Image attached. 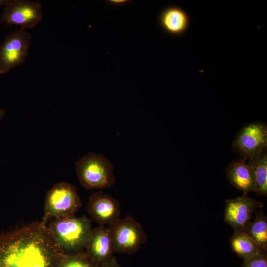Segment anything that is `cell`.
I'll use <instances>...</instances> for the list:
<instances>
[{
	"mask_svg": "<svg viewBox=\"0 0 267 267\" xmlns=\"http://www.w3.org/2000/svg\"><path fill=\"white\" fill-rule=\"evenodd\" d=\"M85 249L86 255L98 267H102L114 257L108 227L99 226L92 229Z\"/></svg>",
	"mask_w": 267,
	"mask_h": 267,
	"instance_id": "cell-11",
	"label": "cell"
},
{
	"mask_svg": "<svg viewBox=\"0 0 267 267\" xmlns=\"http://www.w3.org/2000/svg\"><path fill=\"white\" fill-rule=\"evenodd\" d=\"M102 267H122L117 259L114 256L113 258Z\"/></svg>",
	"mask_w": 267,
	"mask_h": 267,
	"instance_id": "cell-19",
	"label": "cell"
},
{
	"mask_svg": "<svg viewBox=\"0 0 267 267\" xmlns=\"http://www.w3.org/2000/svg\"><path fill=\"white\" fill-rule=\"evenodd\" d=\"M235 151L245 160L253 159L267 148V127L261 122L244 126L238 133L232 144Z\"/></svg>",
	"mask_w": 267,
	"mask_h": 267,
	"instance_id": "cell-8",
	"label": "cell"
},
{
	"mask_svg": "<svg viewBox=\"0 0 267 267\" xmlns=\"http://www.w3.org/2000/svg\"><path fill=\"white\" fill-rule=\"evenodd\" d=\"M81 185L87 189H103L112 186L115 181L114 167L104 155L90 153L75 164Z\"/></svg>",
	"mask_w": 267,
	"mask_h": 267,
	"instance_id": "cell-3",
	"label": "cell"
},
{
	"mask_svg": "<svg viewBox=\"0 0 267 267\" xmlns=\"http://www.w3.org/2000/svg\"><path fill=\"white\" fill-rule=\"evenodd\" d=\"M8 1V0H0V8H3Z\"/></svg>",
	"mask_w": 267,
	"mask_h": 267,
	"instance_id": "cell-21",
	"label": "cell"
},
{
	"mask_svg": "<svg viewBox=\"0 0 267 267\" xmlns=\"http://www.w3.org/2000/svg\"><path fill=\"white\" fill-rule=\"evenodd\" d=\"M160 21L163 28L168 33L179 35L184 33L189 25V17L181 8L171 7L162 13Z\"/></svg>",
	"mask_w": 267,
	"mask_h": 267,
	"instance_id": "cell-13",
	"label": "cell"
},
{
	"mask_svg": "<svg viewBox=\"0 0 267 267\" xmlns=\"http://www.w3.org/2000/svg\"><path fill=\"white\" fill-rule=\"evenodd\" d=\"M262 202L243 194L225 201L224 221L234 231H244L249 223L253 213L263 207Z\"/></svg>",
	"mask_w": 267,
	"mask_h": 267,
	"instance_id": "cell-9",
	"label": "cell"
},
{
	"mask_svg": "<svg viewBox=\"0 0 267 267\" xmlns=\"http://www.w3.org/2000/svg\"><path fill=\"white\" fill-rule=\"evenodd\" d=\"M87 211L100 226L115 223L120 218L118 201L111 195L101 191L92 194L87 205Z\"/></svg>",
	"mask_w": 267,
	"mask_h": 267,
	"instance_id": "cell-10",
	"label": "cell"
},
{
	"mask_svg": "<svg viewBox=\"0 0 267 267\" xmlns=\"http://www.w3.org/2000/svg\"><path fill=\"white\" fill-rule=\"evenodd\" d=\"M5 111L3 108L0 107V120H2L5 116Z\"/></svg>",
	"mask_w": 267,
	"mask_h": 267,
	"instance_id": "cell-20",
	"label": "cell"
},
{
	"mask_svg": "<svg viewBox=\"0 0 267 267\" xmlns=\"http://www.w3.org/2000/svg\"><path fill=\"white\" fill-rule=\"evenodd\" d=\"M48 229L59 249L78 252L85 248L92 228L87 218L71 215L56 218Z\"/></svg>",
	"mask_w": 267,
	"mask_h": 267,
	"instance_id": "cell-2",
	"label": "cell"
},
{
	"mask_svg": "<svg viewBox=\"0 0 267 267\" xmlns=\"http://www.w3.org/2000/svg\"><path fill=\"white\" fill-rule=\"evenodd\" d=\"M232 250L243 260L254 256L260 249L256 242L244 231H234L230 238Z\"/></svg>",
	"mask_w": 267,
	"mask_h": 267,
	"instance_id": "cell-16",
	"label": "cell"
},
{
	"mask_svg": "<svg viewBox=\"0 0 267 267\" xmlns=\"http://www.w3.org/2000/svg\"><path fill=\"white\" fill-rule=\"evenodd\" d=\"M32 44V36L19 28L11 31L0 44V74H5L25 62Z\"/></svg>",
	"mask_w": 267,
	"mask_h": 267,
	"instance_id": "cell-5",
	"label": "cell"
},
{
	"mask_svg": "<svg viewBox=\"0 0 267 267\" xmlns=\"http://www.w3.org/2000/svg\"><path fill=\"white\" fill-rule=\"evenodd\" d=\"M244 232L261 249L267 250V218L263 210L256 212L255 219L249 223Z\"/></svg>",
	"mask_w": 267,
	"mask_h": 267,
	"instance_id": "cell-15",
	"label": "cell"
},
{
	"mask_svg": "<svg viewBox=\"0 0 267 267\" xmlns=\"http://www.w3.org/2000/svg\"><path fill=\"white\" fill-rule=\"evenodd\" d=\"M114 253L133 254L147 241V235L141 225L127 215L108 227Z\"/></svg>",
	"mask_w": 267,
	"mask_h": 267,
	"instance_id": "cell-4",
	"label": "cell"
},
{
	"mask_svg": "<svg viewBox=\"0 0 267 267\" xmlns=\"http://www.w3.org/2000/svg\"><path fill=\"white\" fill-rule=\"evenodd\" d=\"M267 251L260 249L252 257L243 260L242 267H267Z\"/></svg>",
	"mask_w": 267,
	"mask_h": 267,
	"instance_id": "cell-18",
	"label": "cell"
},
{
	"mask_svg": "<svg viewBox=\"0 0 267 267\" xmlns=\"http://www.w3.org/2000/svg\"><path fill=\"white\" fill-rule=\"evenodd\" d=\"M62 267H98L86 254H77L67 259Z\"/></svg>",
	"mask_w": 267,
	"mask_h": 267,
	"instance_id": "cell-17",
	"label": "cell"
},
{
	"mask_svg": "<svg viewBox=\"0 0 267 267\" xmlns=\"http://www.w3.org/2000/svg\"><path fill=\"white\" fill-rule=\"evenodd\" d=\"M41 4L30 0H8L3 8L0 22L24 29L32 28L43 19Z\"/></svg>",
	"mask_w": 267,
	"mask_h": 267,
	"instance_id": "cell-7",
	"label": "cell"
},
{
	"mask_svg": "<svg viewBox=\"0 0 267 267\" xmlns=\"http://www.w3.org/2000/svg\"><path fill=\"white\" fill-rule=\"evenodd\" d=\"M81 201L76 187L62 182L53 186L47 192L45 200L44 220L73 215L81 207Z\"/></svg>",
	"mask_w": 267,
	"mask_h": 267,
	"instance_id": "cell-6",
	"label": "cell"
},
{
	"mask_svg": "<svg viewBox=\"0 0 267 267\" xmlns=\"http://www.w3.org/2000/svg\"><path fill=\"white\" fill-rule=\"evenodd\" d=\"M246 160L240 157L233 160L226 169L227 178L229 182L237 189L247 194L255 190L251 170L246 162Z\"/></svg>",
	"mask_w": 267,
	"mask_h": 267,
	"instance_id": "cell-12",
	"label": "cell"
},
{
	"mask_svg": "<svg viewBox=\"0 0 267 267\" xmlns=\"http://www.w3.org/2000/svg\"><path fill=\"white\" fill-rule=\"evenodd\" d=\"M253 175L255 190L259 196L267 195V150L247 163Z\"/></svg>",
	"mask_w": 267,
	"mask_h": 267,
	"instance_id": "cell-14",
	"label": "cell"
},
{
	"mask_svg": "<svg viewBox=\"0 0 267 267\" xmlns=\"http://www.w3.org/2000/svg\"><path fill=\"white\" fill-rule=\"evenodd\" d=\"M112 2L115 3H121L123 2H124L125 0H111Z\"/></svg>",
	"mask_w": 267,
	"mask_h": 267,
	"instance_id": "cell-22",
	"label": "cell"
},
{
	"mask_svg": "<svg viewBox=\"0 0 267 267\" xmlns=\"http://www.w3.org/2000/svg\"><path fill=\"white\" fill-rule=\"evenodd\" d=\"M45 223H33L0 237V267H49L59 248Z\"/></svg>",
	"mask_w": 267,
	"mask_h": 267,
	"instance_id": "cell-1",
	"label": "cell"
}]
</instances>
